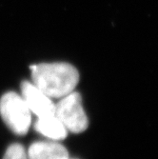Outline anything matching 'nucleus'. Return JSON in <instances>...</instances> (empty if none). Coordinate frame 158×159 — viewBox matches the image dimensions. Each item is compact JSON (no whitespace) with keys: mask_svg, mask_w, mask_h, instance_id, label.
Returning a JSON list of instances; mask_svg holds the SVG:
<instances>
[{"mask_svg":"<svg viewBox=\"0 0 158 159\" xmlns=\"http://www.w3.org/2000/svg\"><path fill=\"white\" fill-rule=\"evenodd\" d=\"M31 71L33 83L52 99H60L74 92L79 81L77 70L68 63L32 65Z\"/></svg>","mask_w":158,"mask_h":159,"instance_id":"obj_1","label":"nucleus"},{"mask_svg":"<svg viewBox=\"0 0 158 159\" xmlns=\"http://www.w3.org/2000/svg\"><path fill=\"white\" fill-rule=\"evenodd\" d=\"M0 115L11 132L25 135L32 123V112L21 95L14 92L5 93L0 99Z\"/></svg>","mask_w":158,"mask_h":159,"instance_id":"obj_2","label":"nucleus"},{"mask_svg":"<svg viewBox=\"0 0 158 159\" xmlns=\"http://www.w3.org/2000/svg\"><path fill=\"white\" fill-rule=\"evenodd\" d=\"M54 115L65 126L68 132L80 134L88 128L89 121L82 106L81 96L76 92L60 98L55 104Z\"/></svg>","mask_w":158,"mask_h":159,"instance_id":"obj_3","label":"nucleus"},{"mask_svg":"<svg viewBox=\"0 0 158 159\" xmlns=\"http://www.w3.org/2000/svg\"><path fill=\"white\" fill-rule=\"evenodd\" d=\"M21 96L32 113L37 117H44L54 114L55 104L51 97L43 93L39 88L30 81L21 83Z\"/></svg>","mask_w":158,"mask_h":159,"instance_id":"obj_4","label":"nucleus"},{"mask_svg":"<svg viewBox=\"0 0 158 159\" xmlns=\"http://www.w3.org/2000/svg\"><path fill=\"white\" fill-rule=\"evenodd\" d=\"M29 159H69V152L61 144L39 141L33 143L28 152Z\"/></svg>","mask_w":158,"mask_h":159,"instance_id":"obj_5","label":"nucleus"},{"mask_svg":"<svg viewBox=\"0 0 158 159\" xmlns=\"http://www.w3.org/2000/svg\"><path fill=\"white\" fill-rule=\"evenodd\" d=\"M34 129L43 136L53 141L62 140L68 135L67 129L54 114L44 117H37L34 123Z\"/></svg>","mask_w":158,"mask_h":159,"instance_id":"obj_6","label":"nucleus"},{"mask_svg":"<svg viewBox=\"0 0 158 159\" xmlns=\"http://www.w3.org/2000/svg\"><path fill=\"white\" fill-rule=\"evenodd\" d=\"M3 159H29L28 154L24 147L20 144H12L11 145L3 157Z\"/></svg>","mask_w":158,"mask_h":159,"instance_id":"obj_7","label":"nucleus"},{"mask_svg":"<svg viewBox=\"0 0 158 159\" xmlns=\"http://www.w3.org/2000/svg\"><path fill=\"white\" fill-rule=\"evenodd\" d=\"M69 159H75V158H69Z\"/></svg>","mask_w":158,"mask_h":159,"instance_id":"obj_8","label":"nucleus"}]
</instances>
